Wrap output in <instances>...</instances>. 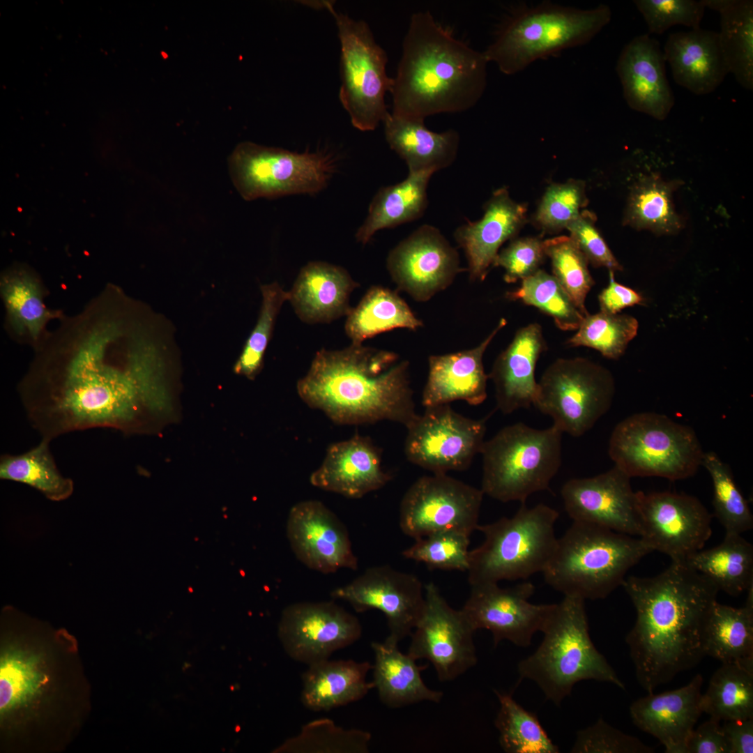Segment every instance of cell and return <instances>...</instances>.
Wrapping results in <instances>:
<instances>
[{
  "label": "cell",
  "mask_w": 753,
  "mask_h": 753,
  "mask_svg": "<svg viewBox=\"0 0 753 753\" xmlns=\"http://www.w3.org/2000/svg\"><path fill=\"white\" fill-rule=\"evenodd\" d=\"M160 367L149 354L121 359L93 340L36 366L23 384L22 403L31 425L49 441L93 428L154 433L170 410Z\"/></svg>",
  "instance_id": "obj_1"
},
{
  "label": "cell",
  "mask_w": 753,
  "mask_h": 753,
  "mask_svg": "<svg viewBox=\"0 0 753 753\" xmlns=\"http://www.w3.org/2000/svg\"><path fill=\"white\" fill-rule=\"evenodd\" d=\"M636 611L625 637L639 684L651 693L705 656L703 634L717 586L685 562L660 574L627 577L622 585Z\"/></svg>",
  "instance_id": "obj_2"
},
{
  "label": "cell",
  "mask_w": 753,
  "mask_h": 753,
  "mask_svg": "<svg viewBox=\"0 0 753 753\" xmlns=\"http://www.w3.org/2000/svg\"><path fill=\"white\" fill-rule=\"evenodd\" d=\"M296 390L308 406L340 425L389 420L406 428L418 415L409 361L363 344L317 351Z\"/></svg>",
  "instance_id": "obj_3"
},
{
  "label": "cell",
  "mask_w": 753,
  "mask_h": 753,
  "mask_svg": "<svg viewBox=\"0 0 753 753\" xmlns=\"http://www.w3.org/2000/svg\"><path fill=\"white\" fill-rule=\"evenodd\" d=\"M488 63L429 12L413 13L393 78L392 114L425 120L471 109L485 92Z\"/></svg>",
  "instance_id": "obj_4"
},
{
  "label": "cell",
  "mask_w": 753,
  "mask_h": 753,
  "mask_svg": "<svg viewBox=\"0 0 753 753\" xmlns=\"http://www.w3.org/2000/svg\"><path fill=\"white\" fill-rule=\"evenodd\" d=\"M536 651L521 660V679L535 682L547 700L559 706L577 683L594 680L625 690L614 669L594 646L589 634L585 600L564 596L550 614Z\"/></svg>",
  "instance_id": "obj_5"
},
{
  "label": "cell",
  "mask_w": 753,
  "mask_h": 753,
  "mask_svg": "<svg viewBox=\"0 0 753 753\" xmlns=\"http://www.w3.org/2000/svg\"><path fill=\"white\" fill-rule=\"evenodd\" d=\"M652 552L639 537L573 522L558 538L542 574L545 582L564 596L604 599L622 586L628 572Z\"/></svg>",
  "instance_id": "obj_6"
},
{
  "label": "cell",
  "mask_w": 753,
  "mask_h": 753,
  "mask_svg": "<svg viewBox=\"0 0 753 753\" xmlns=\"http://www.w3.org/2000/svg\"><path fill=\"white\" fill-rule=\"evenodd\" d=\"M611 18L600 4L579 9L543 1L516 8L484 54L505 75L516 74L534 61L591 40Z\"/></svg>",
  "instance_id": "obj_7"
},
{
  "label": "cell",
  "mask_w": 753,
  "mask_h": 753,
  "mask_svg": "<svg viewBox=\"0 0 753 753\" xmlns=\"http://www.w3.org/2000/svg\"><path fill=\"white\" fill-rule=\"evenodd\" d=\"M558 512L540 503H522L511 517L478 525L482 543L469 551L468 581L471 586L526 579L542 572L555 551L554 526Z\"/></svg>",
  "instance_id": "obj_8"
},
{
  "label": "cell",
  "mask_w": 753,
  "mask_h": 753,
  "mask_svg": "<svg viewBox=\"0 0 753 753\" xmlns=\"http://www.w3.org/2000/svg\"><path fill=\"white\" fill-rule=\"evenodd\" d=\"M562 434L554 425L540 429L517 423L485 441L483 494L503 503H524L531 494L549 489L561 464Z\"/></svg>",
  "instance_id": "obj_9"
},
{
  "label": "cell",
  "mask_w": 753,
  "mask_h": 753,
  "mask_svg": "<svg viewBox=\"0 0 753 753\" xmlns=\"http://www.w3.org/2000/svg\"><path fill=\"white\" fill-rule=\"evenodd\" d=\"M608 452L614 465L630 478L672 481L694 476L704 454L691 427L655 412L634 413L618 423Z\"/></svg>",
  "instance_id": "obj_10"
},
{
  "label": "cell",
  "mask_w": 753,
  "mask_h": 753,
  "mask_svg": "<svg viewBox=\"0 0 753 753\" xmlns=\"http://www.w3.org/2000/svg\"><path fill=\"white\" fill-rule=\"evenodd\" d=\"M324 4L335 19L341 45L340 102L356 128L373 130L389 114L385 97L393 78L386 73L387 54L366 22L337 12L329 2Z\"/></svg>",
  "instance_id": "obj_11"
},
{
  "label": "cell",
  "mask_w": 753,
  "mask_h": 753,
  "mask_svg": "<svg viewBox=\"0 0 753 753\" xmlns=\"http://www.w3.org/2000/svg\"><path fill=\"white\" fill-rule=\"evenodd\" d=\"M228 167L238 192L252 201L318 193L327 186L335 164L324 152L297 153L243 142L230 155Z\"/></svg>",
  "instance_id": "obj_12"
},
{
  "label": "cell",
  "mask_w": 753,
  "mask_h": 753,
  "mask_svg": "<svg viewBox=\"0 0 753 753\" xmlns=\"http://www.w3.org/2000/svg\"><path fill=\"white\" fill-rule=\"evenodd\" d=\"M614 394L607 368L585 358H558L538 382L533 405L563 433L579 437L609 410Z\"/></svg>",
  "instance_id": "obj_13"
},
{
  "label": "cell",
  "mask_w": 753,
  "mask_h": 753,
  "mask_svg": "<svg viewBox=\"0 0 753 753\" xmlns=\"http://www.w3.org/2000/svg\"><path fill=\"white\" fill-rule=\"evenodd\" d=\"M487 418L465 417L450 404L425 407L406 427V459L432 473L464 471L480 453Z\"/></svg>",
  "instance_id": "obj_14"
},
{
  "label": "cell",
  "mask_w": 753,
  "mask_h": 753,
  "mask_svg": "<svg viewBox=\"0 0 753 753\" xmlns=\"http://www.w3.org/2000/svg\"><path fill=\"white\" fill-rule=\"evenodd\" d=\"M482 491L447 474L425 476L407 489L400 503V527L415 540L430 534L477 530Z\"/></svg>",
  "instance_id": "obj_15"
},
{
  "label": "cell",
  "mask_w": 753,
  "mask_h": 753,
  "mask_svg": "<svg viewBox=\"0 0 753 753\" xmlns=\"http://www.w3.org/2000/svg\"><path fill=\"white\" fill-rule=\"evenodd\" d=\"M425 606L413 629L408 654L433 665L441 682L460 676L477 662L476 632L462 609L449 605L434 583L425 586Z\"/></svg>",
  "instance_id": "obj_16"
},
{
  "label": "cell",
  "mask_w": 753,
  "mask_h": 753,
  "mask_svg": "<svg viewBox=\"0 0 753 753\" xmlns=\"http://www.w3.org/2000/svg\"><path fill=\"white\" fill-rule=\"evenodd\" d=\"M641 538L653 551L685 562L712 534V515L695 496L672 492H637Z\"/></svg>",
  "instance_id": "obj_17"
},
{
  "label": "cell",
  "mask_w": 753,
  "mask_h": 753,
  "mask_svg": "<svg viewBox=\"0 0 753 753\" xmlns=\"http://www.w3.org/2000/svg\"><path fill=\"white\" fill-rule=\"evenodd\" d=\"M277 634L287 655L308 666L358 641L362 625L333 601L299 602L283 609Z\"/></svg>",
  "instance_id": "obj_18"
},
{
  "label": "cell",
  "mask_w": 753,
  "mask_h": 753,
  "mask_svg": "<svg viewBox=\"0 0 753 753\" xmlns=\"http://www.w3.org/2000/svg\"><path fill=\"white\" fill-rule=\"evenodd\" d=\"M330 595L348 602L357 612L381 611L389 630L386 638L398 644L411 634L425 606L420 579L388 565L367 569L350 583L333 589Z\"/></svg>",
  "instance_id": "obj_19"
},
{
  "label": "cell",
  "mask_w": 753,
  "mask_h": 753,
  "mask_svg": "<svg viewBox=\"0 0 753 753\" xmlns=\"http://www.w3.org/2000/svg\"><path fill=\"white\" fill-rule=\"evenodd\" d=\"M471 587L462 610L475 631L491 632L495 647L504 640L517 646H529L533 635L544 629L555 606L530 602L535 592L531 582L508 588L494 583Z\"/></svg>",
  "instance_id": "obj_20"
},
{
  "label": "cell",
  "mask_w": 753,
  "mask_h": 753,
  "mask_svg": "<svg viewBox=\"0 0 753 753\" xmlns=\"http://www.w3.org/2000/svg\"><path fill=\"white\" fill-rule=\"evenodd\" d=\"M386 266L397 289L418 302H426L448 288L466 271L459 257L440 231L420 226L390 250Z\"/></svg>",
  "instance_id": "obj_21"
},
{
  "label": "cell",
  "mask_w": 753,
  "mask_h": 753,
  "mask_svg": "<svg viewBox=\"0 0 753 753\" xmlns=\"http://www.w3.org/2000/svg\"><path fill=\"white\" fill-rule=\"evenodd\" d=\"M630 479L615 465L593 477L570 479L561 492L565 510L572 522L640 537L637 494Z\"/></svg>",
  "instance_id": "obj_22"
},
{
  "label": "cell",
  "mask_w": 753,
  "mask_h": 753,
  "mask_svg": "<svg viewBox=\"0 0 753 753\" xmlns=\"http://www.w3.org/2000/svg\"><path fill=\"white\" fill-rule=\"evenodd\" d=\"M286 531L294 555L308 568L324 574L358 569L347 527L323 503L307 500L294 504Z\"/></svg>",
  "instance_id": "obj_23"
},
{
  "label": "cell",
  "mask_w": 753,
  "mask_h": 753,
  "mask_svg": "<svg viewBox=\"0 0 753 753\" xmlns=\"http://www.w3.org/2000/svg\"><path fill=\"white\" fill-rule=\"evenodd\" d=\"M665 61L658 41L643 34L623 47L616 67L628 105L660 121L667 117L675 102Z\"/></svg>",
  "instance_id": "obj_24"
},
{
  "label": "cell",
  "mask_w": 753,
  "mask_h": 753,
  "mask_svg": "<svg viewBox=\"0 0 753 753\" xmlns=\"http://www.w3.org/2000/svg\"><path fill=\"white\" fill-rule=\"evenodd\" d=\"M703 678L697 674L686 685L658 694L648 693L630 706L633 724L656 738L667 753H686L688 739L702 714Z\"/></svg>",
  "instance_id": "obj_25"
},
{
  "label": "cell",
  "mask_w": 753,
  "mask_h": 753,
  "mask_svg": "<svg viewBox=\"0 0 753 753\" xmlns=\"http://www.w3.org/2000/svg\"><path fill=\"white\" fill-rule=\"evenodd\" d=\"M391 476L381 466V452L368 436L356 434L329 446L312 485L349 499H360L385 486Z\"/></svg>",
  "instance_id": "obj_26"
},
{
  "label": "cell",
  "mask_w": 753,
  "mask_h": 753,
  "mask_svg": "<svg viewBox=\"0 0 753 753\" xmlns=\"http://www.w3.org/2000/svg\"><path fill=\"white\" fill-rule=\"evenodd\" d=\"M526 208L513 201L505 188L492 194L478 221H467L457 227L454 237L463 249L472 281H483L503 243L513 238L526 220Z\"/></svg>",
  "instance_id": "obj_27"
},
{
  "label": "cell",
  "mask_w": 753,
  "mask_h": 753,
  "mask_svg": "<svg viewBox=\"0 0 753 753\" xmlns=\"http://www.w3.org/2000/svg\"><path fill=\"white\" fill-rule=\"evenodd\" d=\"M506 324L505 319H501L489 335L474 348L429 356L428 376L422 394L424 407L450 404L456 400L476 406L486 400L489 375L484 370L483 355Z\"/></svg>",
  "instance_id": "obj_28"
},
{
  "label": "cell",
  "mask_w": 753,
  "mask_h": 753,
  "mask_svg": "<svg viewBox=\"0 0 753 753\" xmlns=\"http://www.w3.org/2000/svg\"><path fill=\"white\" fill-rule=\"evenodd\" d=\"M546 349L540 324L532 323L517 330L509 345L496 357L488 374L494 385L498 410L510 414L533 405L538 390L535 366Z\"/></svg>",
  "instance_id": "obj_29"
},
{
  "label": "cell",
  "mask_w": 753,
  "mask_h": 753,
  "mask_svg": "<svg viewBox=\"0 0 753 753\" xmlns=\"http://www.w3.org/2000/svg\"><path fill=\"white\" fill-rule=\"evenodd\" d=\"M359 286L344 268L310 261L301 269L288 301L302 321L330 323L349 314L350 295Z\"/></svg>",
  "instance_id": "obj_30"
},
{
  "label": "cell",
  "mask_w": 753,
  "mask_h": 753,
  "mask_svg": "<svg viewBox=\"0 0 753 753\" xmlns=\"http://www.w3.org/2000/svg\"><path fill=\"white\" fill-rule=\"evenodd\" d=\"M663 53L676 83L696 95L713 92L729 73L714 31L699 27L671 33Z\"/></svg>",
  "instance_id": "obj_31"
},
{
  "label": "cell",
  "mask_w": 753,
  "mask_h": 753,
  "mask_svg": "<svg viewBox=\"0 0 753 753\" xmlns=\"http://www.w3.org/2000/svg\"><path fill=\"white\" fill-rule=\"evenodd\" d=\"M386 139L409 168V173L432 175L450 166L455 160L459 136L455 130L436 132L424 120L398 116L389 113L383 122Z\"/></svg>",
  "instance_id": "obj_32"
},
{
  "label": "cell",
  "mask_w": 753,
  "mask_h": 753,
  "mask_svg": "<svg viewBox=\"0 0 753 753\" xmlns=\"http://www.w3.org/2000/svg\"><path fill=\"white\" fill-rule=\"evenodd\" d=\"M372 665L352 660H321L302 674L301 701L314 712L329 711L363 699L374 688L366 676Z\"/></svg>",
  "instance_id": "obj_33"
},
{
  "label": "cell",
  "mask_w": 753,
  "mask_h": 753,
  "mask_svg": "<svg viewBox=\"0 0 753 753\" xmlns=\"http://www.w3.org/2000/svg\"><path fill=\"white\" fill-rule=\"evenodd\" d=\"M373 683L380 701L386 706L397 708L421 701L439 703L443 692L429 688L421 671L427 665L418 666L408 653H402L398 643L388 638L374 641Z\"/></svg>",
  "instance_id": "obj_34"
},
{
  "label": "cell",
  "mask_w": 753,
  "mask_h": 753,
  "mask_svg": "<svg viewBox=\"0 0 753 753\" xmlns=\"http://www.w3.org/2000/svg\"><path fill=\"white\" fill-rule=\"evenodd\" d=\"M19 644L4 648L1 657L0 707L3 719L39 703L50 686L45 655Z\"/></svg>",
  "instance_id": "obj_35"
},
{
  "label": "cell",
  "mask_w": 753,
  "mask_h": 753,
  "mask_svg": "<svg viewBox=\"0 0 753 753\" xmlns=\"http://www.w3.org/2000/svg\"><path fill=\"white\" fill-rule=\"evenodd\" d=\"M743 607L717 601L711 607L703 634L705 655L722 664H735L753 671V585Z\"/></svg>",
  "instance_id": "obj_36"
},
{
  "label": "cell",
  "mask_w": 753,
  "mask_h": 753,
  "mask_svg": "<svg viewBox=\"0 0 753 753\" xmlns=\"http://www.w3.org/2000/svg\"><path fill=\"white\" fill-rule=\"evenodd\" d=\"M431 174L409 173L402 181L381 188L370 203L367 215L356 234L365 245L375 233L420 218L428 204L427 188Z\"/></svg>",
  "instance_id": "obj_37"
},
{
  "label": "cell",
  "mask_w": 753,
  "mask_h": 753,
  "mask_svg": "<svg viewBox=\"0 0 753 753\" xmlns=\"http://www.w3.org/2000/svg\"><path fill=\"white\" fill-rule=\"evenodd\" d=\"M423 326V321L396 291L372 286L347 316L344 330L352 344H360L383 332L396 328L416 330Z\"/></svg>",
  "instance_id": "obj_38"
},
{
  "label": "cell",
  "mask_w": 753,
  "mask_h": 753,
  "mask_svg": "<svg viewBox=\"0 0 753 753\" xmlns=\"http://www.w3.org/2000/svg\"><path fill=\"white\" fill-rule=\"evenodd\" d=\"M705 8L720 15L718 33L729 73L743 88L753 89V1L702 0Z\"/></svg>",
  "instance_id": "obj_39"
},
{
  "label": "cell",
  "mask_w": 753,
  "mask_h": 753,
  "mask_svg": "<svg viewBox=\"0 0 753 753\" xmlns=\"http://www.w3.org/2000/svg\"><path fill=\"white\" fill-rule=\"evenodd\" d=\"M685 563L732 596L753 585V545L741 534L725 533L720 544L695 552Z\"/></svg>",
  "instance_id": "obj_40"
},
{
  "label": "cell",
  "mask_w": 753,
  "mask_h": 753,
  "mask_svg": "<svg viewBox=\"0 0 753 753\" xmlns=\"http://www.w3.org/2000/svg\"><path fill=\"white\" fill-rule=\"evenodd\" d=\"M50 442L42 439L38 445L23 453L2 455L0 478L29 485L53 501L69 498L73 492V482L58 469L50 450Z\"/></svg>",
  "instance_id": "obj_41"
},
{
  "label": "cell",
  "mask_w": 753,
  "mask_h": 753,
  "mask_svg": "<svg viewBox=\"0 0 753 753\" xmlns=\"http://www.w3.org/2000/svg\"><path fill=\"white\" fill-rule=\"evenodd\" d=\"M703 713L720 721L753 718V671L735 664H722L701 695Z\"/></svg>",
  "instance_id": "obj_42"
},
{
  "label": "cell",
  "mask_w": 753,
  "mask_h": 753,
  "mask_svg": "<svg viewBox=\"0 0 753 753\" xmlns=\"http://www.w3.org/2000/svg\"><path fill=\"white\" fill-rule=\"evenodd\" d=\"M500 707L494 724L499 744L507 753H558L537 715L524 708L511 694L494 690Z\"/></svg>",
  "instance_id": "obj_43"
},
{
  "label": "cell",
  "mask_w": 753,
  "mask_h": 753,
  "mask_svg": "<svg viewBox=\"0 0 753 753\" xmlns=\"http://www.w3.org/2000/svg\"><path fill=\"white\" fill-rule=\"evenodd\" d=\"M674 186L655 176L637 182L630 194L624 222L638 229L669 234L681 226L671 199Z\"/></svg>",
  "instance_id": "obj_44"
},
{
  "label": "cell",
  "mask_w": 753,
  "mask_h": 753,
  "mask_svg": "<svg viewBox=\"0 0 753 753\" xmlns=\"http://www.w3.org/2000/svg\"><path fill=\"white\" fill-rule=\"evenodd\" d=\"M1 294L14 328L37 339L52 314L43 303L36 279L25 270H13L3 276Z\"/></svg>",
  "instance_id": "obj_45"
},
{
  "label": "cell",
  "mask_w": 753,
  "mask_h": 753,
  "mask_svg": "<svg viewBox=\"0 0 753 753\" xmlns=\"http://www.w3.org/2000/svg\"><path fill=\"white\" fill-rule=\"evenodd\" d=\"M505 295L510 301H519L538 308L551 317L562 330H577L586 317L555 277L541 269L522 280L519 287Z\"/></svg>",
  "instance_id": "obj_46"
},
{
  "label": "cell",
  "mask_w": 753,
  "mask_h": 753,
  "mask_svg": "<svg viewBox=\"0 0 753 753\" xmlns=\"http://www.w3.org/2000/svg\"><path fill=\"white\" fill-rule=\"evenodd\" d=\"M371 734L344 729L328 718L312 720L298 733L285 740L274 753H367Z\"/></svg>",
  "instance_id": "obj_47"
},
{
  "label": "cell",
  "mask_w": 753,
  "mask_h": 753,
  "mask_svg": "<svg viewBox=\"0 0 753 753\" xmlns=\"http://www.w3.org/2000/svg\"><path fill=\"white\" fill-rule=\"evenodd\" d=\"M713 482L714 515L726 533L742 534L753 527L749 504L738 487L729 465L713 452H704L702 464Z\"/></svg>",
  "instance_id": "obj_48"
},
{
  "label": "cell",
  "mask_w": 753,
  "mask_h": 753,
  "mask_svg": "<svg viewBox=\"0 0 753 753\" xmlns=\"http://www.w3.org/2000/svg\"><path fill=\"white\" fill-rule=\"evenodd\" d=\"M637 320L628 314H608L600 311L587 314L566 344L570 347H587L604 357L616 360L625 353L629 342L637 335Z\"/></svg>",
  "instance_id": "obj_49"
},
{
  "label": "cell",
  "mask_w": 753,
  "mask_h": 753,
  "mask_svg": "<svg viewBox=\"0 0 753 753\" xmlns=\"http://www.w3.org/2000/svg\"><path fill=\"white\" fill-rule=\"evenodd\" d=\"M546 256L551 259L553 275L574 303L586 316V296L595 282L588 268V261L575 242L561 236L543 241Z\"/></svg>",
  "instance_id": "obj_50"
},
{
  "label": "cell",
  "mask_w": 753,
  "mask_h": 753,
  "mask_svg": "<svg viewBox=\"0 0 753 753\" xmlns=\"http://www.w3.org/2000/svg\"><path fill=\"white\" fill-rule=\"evenodd\" d=\"M262 303L257 324L249 335L234 366V371L249 379L260 372L264 353L271 339L277 317L289 293L273 282L261 286Z\"/></svg>",
  "instance_id": "obj_51"
},
{
  "label": "cell",
  "mask_w": 753,
  "mask_h": 753,
  "mask_svg": "<svg viewBox=\"0 0 753 753\" xmlns=\"http://www.w3.org/2000/svg\"><path fill=\"white\" fill-rule=\"evenodd\" d=\"M470 535L457 531L436 532L416 540L402 552L410 560L425 563L430 569L467 572Z\"/></svg>",
  "instance_id": "obj_52"
},
{
  "label": "cell",
  "mask_w": 753,
  "mask_h": 753,
  "mask_svg": "<svg viewBox=\"0 0 753 753\" xmlns=\"http://www.w3.org/2000/svg\"><path fill=\"white\" fill-rule=\"evenodd\" d=\"M586 205L583 181L571 179L563 183H554L545 191L533 221L543 232L556 233L566 229Z\"/></svg>",
  "instance_id": "obj_53"
},
{
  "label": "cell",
  "mask_w": 753,
  "mask_h": 753,
  "mask_svg": "<svg viewBox=\"0 0 753 753\" xmlns=\"http://www.w3.org/2000/svg\"><path fill=\"white\" fill-rule=\"evenodd\" d=\"M650 33L662 34L674 25L699 28L705 12L701 1L634 0Z\"/></svg>",
  "instance_id": "obj_54"
},
{
  "label": "cell",
  "mask_w": 753,
  "mask_h": 753,
  "mask_svg": "<svg viewBox=\"0 0 753 753\" xmlns=\"http://www.w3.org/2000/svg\"><path fill=\"white\" fill-rule=\"evenodd\" d=\"M573 753H652L638 738L613 727L602 718L579 730L570 750Z\"/></svg>",
  "instance_id": "obj_55"
},
{
  "label": "cell",
  "mask_w": 753,
  "mask_h": 753,
  "mask_svg": "<svg viewBox=\"0 0 753 753\" xmlns=\"http://www.w3.org/2000/svg\"><path fill=\"white\" fill-rule=\"evenodd\" d=\"M545 256L543 241L540 238H515L498 252L493 267L500 266L504 268L505 282L514 283L538 271Z\"/></svg>",
  "instance_id": "obj_56"
},
{
  "label": "cell",
  "mask_w": 753,
  "mask_h": 753,
  "mask_svg": "<svg viewBox=\"0 0 753 753\" xmlns=\"http://www.w3.org/2000/svg\"><path fill=\"white\" fill-rule=\"evenodd\" d=\"M595 221L594 214L588 211H582L566 227L570 231V237L593 266L605 267L612 272L622 271V266L597 229Z\"/></svg>",
  "instance_id": "obj_57"
},
{
  "label": "cell",
  "mask_w": 753,
  "mask_h": 753,
  "mask_svg": "<svg viewBox=\"0 0 753 753\" xmlns=\"http://www.w3.org/2000/svg\"><path fill=\"white\" fill-rule=\"evenodd\" d=\"M686 753H730V747L720 722L710 718L692 731Z\"/></svg>",
  "instance_id": "obj_58"
},
{
  "label": "cell",
  "mask_w": 753,
  "mask_h": 753,
  "mask_svg": "<svg viewBox=\"0 0 753 753\" xmlns=\"http://www.w3.org/2000/svg\"><path fill=\"white\" fill-rule=\"evenodd\" d=\"M644 301L640 294L616 282L612 271H609L608 286L598 296L600 311L612 314H618L628 307L643 305Z\"/></svg>",
  "instance_id": "obj_59"
},
{
  "label": "cell",
  "mask_w": 753,
  "mask_h": 753,
  "mask_svg": "<svg viewBox=\"0 0 753 753\" xmlns=\"http://www.w3.org/2000/svg\"><path fill=\"white\" fill-rule=\"evenodd\" d=\"M722 728L730 753L753 752V718L724 721Z\"/></svg>",
  "instance_id": "obj_60"
}]
</instances>
